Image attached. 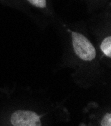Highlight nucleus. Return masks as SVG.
Listing matches in <instances>:
<instances>
[{
	"mask_svg": "<svg viewBox=\"0 0 111 126\" xmlns=\"http://www.w3.org/2000/svg\"><path fill=\"white\" fill-rule=\"evenodd\" d=\"M72 44L76 55L85 61H90L96 57V50L91 42L82 34L72 32Z\"/></svg>",
	"mask_w": 111,
	"mask_h": 126,
	"instance_id": "1",
	"label": "nucleus"
},
{
	"mask_svg": "<svg viewBox=\"0 0 111 126\" xmlns=\"http://www.w3.org/2000/svg\"><path fill=\"white\" fill-rule=\"evenodd\" d=\"M13 126H42L40 117L33 111L17 110L10 118Z\"/></svg>",
	"mask_w": 111,
	"mask_h": 126,
	"instance_id": "2",
	"label": "nucleus"
},
{
	"mask_svg": "<svg viewBox=\"0 0 111 126\" xmlns=\"http://www.w3.org/2000/svg\"><path fill=\"white\" fill-rule=\"evenodd\" d=\"M101 50H102V52L107 57L111 56V37L110 36L106 37L102 41V43H101Z\"/></svg>",
	"mask_w": 111,
	"mask_h": 126,
	"instance_id": "3",
	"label": "nucleus"
},
{
	"mask_svg": "<svg viewBox=\"0 0 111 126\" xmlns=\"http://www.w3.org/2000/svg\"><path fill=\"white\" fill-rule=\"evenodd\" d=\"M27 1L30 4H32L38 8H45L46 7V0H27Z\"/></svg>",
	"mask_w": 111,
	"mask_h": 126,
	"instance_id": "4",
	"label": "nucleus"
},
{
	"mask_svg": "<svg viewBox=\"0 0 111 126\" xmlns=\"http://www.w3.org/2000/svg\"><path fill=\"white\" fill-rule=\"evenodd\" d=\"M101 126H111V114L107 113L101 121Z\"/></svg>",
	"mask_w": 111,
	"mask_h": 126,
	"instance_id": "5",
	"label": "nucleus"
}]
</instances>
